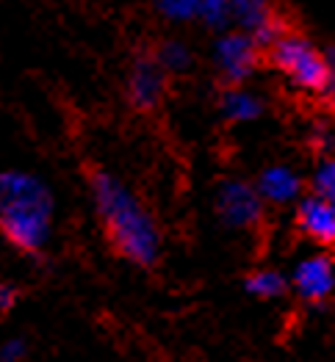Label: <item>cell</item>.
<instances>
[{
	"label": "cell",
	"instance_id": "4",
	"mask_svg": "<svg viewBox=\"0 0 335 362\" xmlns=\"http://www.w3.org/2000/svg\"><path fill=\"white\" fill-rule=\"evenodd\" d=\"M263 197L244 180H227L219 188V197H216V208L219 216L227 227H236V230H252L261 224L263 218Z\"/></svg>",
	"mask_w": 335,
	"mask_h": 362
},
{
	"label": "cell",
	"instance_id": "10",
	"mask_svg": "<svg viewBox=\"0 0 335 362\" xmlns=\"http://www.w3.org/2000/svg\"><path fill=\"white\" fill-rule=\"evenodd\" d=\"M272 17H274V11L266 3H252V0L233 3V20H236L244 28V33H249V36H255Z\"/></svg>",
	"mask_w": 335,
	"mask_h": 362
},
{
	"label": "cell",
	"instance_id": "1",
	"mask_svg": "<svg viewBox=\"0 0 335 362\" xmlns=\"http://www.w3.org/2000/svg\"><path fill=\"white\" fill-rule=\"evenodd\" d=\"M91 194L94 205L106 221L108 238L122 257L150 266L158 257V230L152 224L150 213L133 199V194L114 180L108 172H91Z\"/></svg>",
	"mask_w": 335,
	"mask_h": 362
},
{
	"label": "cell",
	"instance_id": "12",
	"mask_svg": "<svg viewBox=\"0 0 335 362\" xmlns=\"http://www.w3.org/2000/svg\"><path fill=\"white\" fill-rule=\"evenodd\" d=\"M246 291L261 299H272L285 293V276L277 272H255L246 276Z\"/></svg>",
	"mask_w": 335,
	"mask_h": 362
},
{
	"label": "cell",
	"instance_id": "5",
	"mask_svg": "<svg viewBox=\"0 0 335 362\" xmlns=\"http://www.w3.org/2000/svg\"><path fill=\"white\" fill-rule=\"evenodd\" d=\"M258 42L249 33H225L216 45V61L225 72V78L230 83H242L244 78H249V72L258 64Z\"/></svg>",
	"mask_w": 335,
	"mask_h": 362
},
{
	"label": "cell",
	"instance_id": "18",
	"mask_svg": "<svg viewBox=\"0 0 335 362\" xmlns=\"http://www.w3.org/2000/svg\"><path fill=\"white\" fill-rule=\"evenodd\" d=\"M14 304V288H8V285H3V293H0V310L3 313H8V307Z\"/></svg>",
	"mask_w": 335,
	"mask_h": 362
},
{
	"label": "cell",
	"instance_id": "9",
	"mask_svg": "<svg viewBox=\"0 0 335 362\" xmlns=\"http://www.w3.org/2000/svg\"><path fill=\"white\" fill-rule=\"evenodd\" d=\"M258 194L269 202H288L300 194V177L285 169V166H272L261 175L258 180Z\"/></svg>",
	"mask_w": 335,
	"mask_h": 362
},
{
	"label": "cell",
	"instance_id": "11",
	"mask_svg": "<svg viewBox=\"0 0 335 362\" xmlns=\"http://www.w3.org/2000/svg\"><path fill=\"white\" fill-rule=\"evenodd\" d=\"M222 111L227 114V119L246 122V119H255L261 114V103L252 94H246V91L230 89L225 94V100H222Z\"/></svg>",
	"mask_w": 335,
	"mask_h": 362
},
{
	"label": "cell",
	"instance_id": "2",
	"mask_svg": "<svg viewBox=\"0 0 335 362\" xmlns=\"http://www.w3.org/2000/svg\"><path fill=\"white\" fill-rule=\"evenodd\" d=\"M50 191L30 175L6 172L0 180V224L6 238L23 252H39L50 233Z\"/></svg>",
	"mask_w": 335,
	"mask_h": 362
},
{
	"label": "cell",
	"instance_id": "3",
	"mask_svg": "<svg viewBox=\"0 0 335 362\" xmlns=\"http://www.w3.org/2000/svg\"><path fill=\"white\" fill-rule=\"evenodd\" d=\"M269 59L272 64L285 72L300 89L307 91H324L333 72H330V64H327V56L319 53L305 36H297V33H288L283 36L272 50H269Z\"/></svg>",
	"mask_w": 335,
	"mask_h": 362
},
{
	"label": "cell",
	"instance_id": "15",
	"mask_svg": "<svg viewBox=\"0 0 335 362\" xmlns=\"http://www.w3.org/2000/svg\"><path fill=\"white\" fill-rule=\"evenodd\" d=\"M316 191H319L322 199H327V202L335 205V158L324 160L319 166V172H316Z\"/></svg>",
	"mask_w": 335,
	"mask_h": 362
},
{
	"label": "cell",
	"instance_id": "16",
	"mask_svg": "<svg viewBox=\"0 0 335 362\" xmlns=\"http://www.w3.org/2000/svg\"><path fill=\"white\" fill-rule=\"evenodd\" d=\"M166 17H172V20H191V17H197V11H200V3H186V0H169V3H161L158 6Z\"/></svg>",
	"mask_w": 335,
	"mask_h": 362
},
{
	"label": "cell",
	"instance_id": "6",
	"mask_svg": "<svg viewBox=\"0 0 335 362\" xmlns=\"http://www.w3.org/2000/svg\"><path fill=\"white\" fill-rule=\"evenodd\" d=\"M166 89V69L158 64V59H139L133 64V72L127 78V94L130 103L142 111H150L161 103Z\"/></svg>",
	"mask_w": 335,
	"mask_h": 362
},
{
	"label": "cell",
	"instance_id": "19",
	"mask_svg": "<svg viewBox=\"0 0 335 362\" xmlns=\"http://www.w3.org/2000/svg\"><path fill=\"white\" fill-rule=\"evenodd\" d=\"M322 94H324L327 105H330V108H335V72H333V78H330V83H327V89L322 91Z\"/></svg>",
	"mask_w": 335,
	"mask_h": 362
},
{
	"label": "cell",
	"instance_id": "13",
	"mask_svg": "<svg viewBox=\"0 0 335 362\" xmlns=\"http://www.w3.org/2000/svg\"><path fill=\"white\" fill-rule=\"evenodd\" d=\"M158 64L164 66V69H172V72H181V69H186L188 66V61H191V56H188V50L183 47V45H178V42H166V45H161V50H158Z\"/></svg>",
	"mask_w": 335,
	"mask_h": 362
},
{
	"label": "cell",
	"instance_id": "14",
	"mask_svg": "<svg viewBox=\"0 0 335 362\" xmlns=\"http://www.w3.org/2000/svg\"><path fill=\"white\" fill-rule=\"evenodd\" d=\"M197 17L205 20L211 28H225V23L233 17V6H227L222 0H208V3H200Z\"/></svg>",
	"mask_w": 335,
	"mask_h": 362
},
{
	"label": "cell",
	"instance_id": "17",
	"mask_svg": "<svg viewBox=\"0 0 335 362\" xmlns=\"http://www.w3.org/2000/svg\"><path fill=\"white\" fill-rule=\"evenodd\" d=\"M20 354H23V343L20 340H11V343L3 346V362H17Z\"/></svg>",
	"mask_w": 335,
	"mask_h": 362
},
{
	"label": "cell",
	"instance_id": "7",
	"mask_svg": "<svg viewBox=\"0 0 335 362\" xmlns=\"http://www.w3.org/2000/svg\"><path fill=\"white\" fill-rule=\"evenodd\" d=\"M294 282H297V291H300L302 299H307V302H322L324 296H330V291H333L335 285L333 263L324 255L307 257V260H302L297 266Z\"/></svg>",
	"mask_w": 335,
	"mask_h": 362
},
{
	"label": "cell",
	"instance_id": "8",
	"mask_svg": "<svg viewBox=\"0 0 335 362\" xmlns=\"http://www.w3.org/2000/svg\"><path fill=\"white\" fill-rule=\"evenodd\" d=\"M297 224L307 238L319 243H335V205L316 197H307L300 211H297Z\"/></svg>",
	"mask_w": 335,
	"mask_h": 362
}]
</instances>
